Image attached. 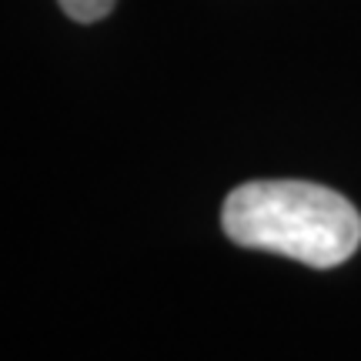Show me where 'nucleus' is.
Instances as JSON below:
<instances>
[{
	"instance_id": "f257e3e1",
	"label": "nucleus",
	"mask_w": 361,
	"mask_h": 361,
	"mask_svg": "<svg viewBox=\"0 0 361 361\" xmlns=\"http://www.w3.org/2000/svg\"><path fill=\"white\" fill-rule=\"evenodd\" d=\"M224 234L311 268H338L361 245V214L338 191L308 180H251L228 194Z\"/></svg>"
},
{
	"instance_id": "f03ea898",
	"label": "nucleus",
	"mask_w": 361,
	"mask_h": 361,
	"mask_svg": "<svg viewBox=\"0 0 361 361\" xmlns=\"http://www.w3.org/2000/svg\"><path fill=\"white\" fill-rule=\"evenodd\" d=\"M61 7H64L67 17H74L80 24H94V20L111 13L114 0H61Z\"/></svg>"
}]
</instances>
